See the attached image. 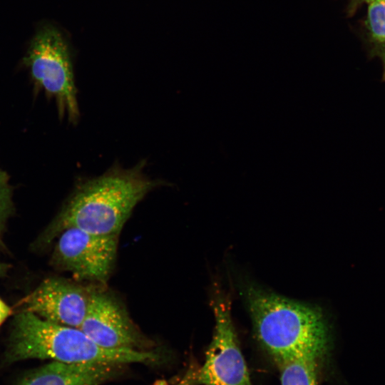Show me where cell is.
I'll return each mask as SVG.
<instances>
[{"mask_svg":"<svg viewBox=\"0 0 385 385\" xmlns=\"http://www.w3.org/2000/svg\"><path fill=\"white\" fill-rule=\"evenodd\" d=\"M246 299L257 339L277 365L327 354L329 331L320 309L252 286Z\"/></svg>","mask_w":385,"mask_h":385,"instance_id":"6da1fadb","label":"cell"},{"mask_svg":"<svg viewBox=\"0 0 385 385\" xmlns=\"http://www.w3.org/2000/svg\"><path fill=\"white\" fill-rule=\"evenodd\" d=\"M145 162L115 166L79 185L53 223V234L75 227L98 235H118L135 205L163 182L148 178Z\"/></svg>","mask_w":385,"mask_h":385,"instance_id":"7a4b0ae2","label":"cell"},{"mask_svg":"<svg viewBox=\"0 0 385 385\" xmlns=\"http://www.w3.org/2000/svg\"><path fill=\"white\" fill-rule=\"evenodd\" d=\"M6 359H50L67 364H127L139 358L134 349L99 346L79 328L58 324L26 311L14 322Z\"/></svg>","mask_w":385,"mask_h":385,"instance_id":"3957f363","label":"cell"},{"mask_svg":"<svg viewBox=\"0 0 385 385\" xmlns=\"http://www.w3.org/2000/svg\"><path fill=\"white\" fill-rule=\"evenodd\" d=\"M34 85L53 98L58 115L73 123L79 118L77 91L68 45L51 24L39 27L23 60Z\"/></svg>","mask_w":385,"mask_h":385,"instance_id":"277c9868","label":"cell"},{"mask_svg":"<svg viewBox=\"0 0 385 385\" xmlns=\"http://www.w3.org/2000/svg\"><path fill=\"white\" fill-rule=\"evenodd\" d=\"M215 329L197 385H252L232 322L230 302L222 294L212 300Z\"/></svg>","mask_w":385,"mask_h":385,"instance_id":"5b68a950","label":"cell"},{"mask_svg":"<svg viewBox=\"0 0 385 385\" xmlns=\"http://www.w3.org/2000/svg\"><path fill=\"white\" fill-rule=\"evenodd\" d=\"M55 260L80 279L106 284L113 268L118 235H98L69 227L59 233Z\"/></svg>","mask_w":385,"mask_h":385,"instance_id":"8992f818","label":"cell"},{"mask_svg":"<svg viewBox=\"0 0 385 385\" xmlns=\"http://www.w3.org/2000/svg\"><path fill=\"white\" fill-rule=\"evenodd\" d=\"M79 329L104 348L148 349V342L125 309L103 291L90 290L86 314Z\"/></svg>","mask_w":385,"mask_h":385,"instance_id":"52a82bcc","label":"cell"},{"mask_svg":"<svg viewBox=\"0 0 385 385\" xmlns=\"http://www.w3.org/2000/svg\"><path fill=\"white\" fill-rule=\"evenodd\" d=\"M90 290L66 279L51 277L43 281L23 299V311L47 321L79 328L86 316Z\"/></svg>","mask_w":385,"mask_h":385,"instance_id":"ba28073f","label":"cell"},{"mask_svg":"<svg viewBox=\"0 0 385 385\" xmlns=\"http://www.w3.org/2000/svg\"><path fill=\"white\" fill-rule=\"evenodd\" d=\"M123 364H67L53 361L30 374L19 385H100L113 378Z\"/></svg>","mask_w":385,"mask_h":385,"instance_id":"9c48e42d","label":"cell"},{"mask_svg":"<svg viewBox=\"0 0 385 385\" xmlns=\"http://www.w3.org/2000/svg\"><path fill=\"white\" fill-rule=\"evenodd\" d=\"M366 6V37L371 56L381 62L385 81V0H376Z\"/></svg>","mask_w":385,"mask_h":385,"instance_id":"30bf717a","label":"cell"},{"mask_svg":"<svg viewBox=\"0 0 385 385\" xmlns=\"http://www.w3.org/2000/svg\"><path fill=\"white\" fill-rule=\"evenodd\" d=\"M317 363L312 359H295L279 364L281 384L319 385Z\"/></svg>","mask_w":385,"mask_h":385,"instance_id":"8fae6325","label":"cell"},{"mask_svg":"<svg viewBox=\"0 0 385 385\" xmlns=\"http://www.w3.org/2000/svg\"><path fill=\"white\" fill-rule=\"evenodd\" d=\"M197 369L195 366H191L184 376L174 385H197Z\"/></svg>","mask_w":385,"mask_h":385,"instance_id":"7c38bea8","label":"cell"},{"mask_svg":"<svg viewBox=\"0 0 385 385\" xmlns=\"http://www.w3.org/2000/svg\"><path fill=\"white\" fill-rule=\"evenodd\" d=\"M346 12L349 16L354 15L364 5H368L376 0H346Z\"/></svg>","mask_w":385,"mask_h":385,"instance_id":"4fadbf2b","label":"cell"},{"mask_svg":"<svg viewBox=\"0 0 385 385\" xmlns=\"http://www.w3.org/2000/svg\"><path fill=\"white\" fill-rule=\"evenodd\" d=\"M11 308L0 299V325L11 314Z\"/></svg>","mask_w":385,"mask_h":385,"instance_id":"5bb4252c","label":"cell"},{"mask_svg":"<svg viewBox=\"0 0 385 385\" xmlns=\"http://www.w3.org/2000/svg\"><path fill=\"white\" fill-rule=\"evenodd\" d=\"M5 176L3 171L0 170V213L3 207L5 196Z\"/></svg>","mask_w":385,"mask_h":385,"instance_id":"9a60e30c","label":"cell"},{"mask_svg":"<svg viewBox=\"0 0 385 385\" xmlns=\"http://www.w3.org/2000/svg\"><path fill=\"white\" fill-rule=\"evenodd\" d=\"M6 269V265L0 263V276L5 272Z\"/></svg>","mask_w":385,"mask_h":385,"instance_id":"2e32d148","label":"cell"}]
</instances>
